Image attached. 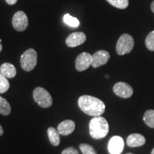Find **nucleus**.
<instances>
[{"mask_svg": "<svg viewBox=\"0 0 154 154\" xmlns=\"http://www.w3.org/2000/svg\"><path fill=\"white\" fill-rule=\"evenodd\" d=\"M78 105L83 112L94 117L103 114L106 109L105 103L101 100L88 95L80 96Z\"/></svg>", "mask_w": 154, "mask_h": 154, "instance_id": "obj_1", "label": "nucleus"}, {"mask_svg": "<svg viewBox=\"0 0 154 154\" xmlns=\"http://www.w3.org/2000/svg\"><path fill=\"white\" fill-rule=\"evenodd\" d=\"M109 126L107 121L103 116H94L90 121L89 133L94 139H101L109 134Z\"/></svg>", "mask_w": 154, "mask_h": 154, "instance_id": "obj_2", "label": "nucleus"}, {"mask_svg": "<svg viewBox=\"0 0 154 154\" xmlns=\"http://www.w3.org/2000/svg\"><path fill=\"white\" fill-rule=\"evenodd\" d=\"M21 66L24 71L30 72L35 68L37 63V54L33 49H29L21 56Z\"/></svg>", "mask_w": 154, "mask_h": 154, "instance_id": "obj_3", "label": "nucleus"}, {"mask_svg": "<svg viewBox=\"0 0 154 154\" xmlns=\"http://www.w3.org/2000/svg\"><path fill=\"white\" fill-rule=\"evenodd\" d=\"M134 39L128 34H124L119 38L116 44V52L119 56L130 53L134 49Z\"/></svg>", "mask_w": 154, "mask_h": 154, "instance_id": "obj_4", "label": "nucleus"}, {"mask_svg": "<svg viewBox=\"0 0 154 154\" xmlns=\"http://www.w3.org/2000/svg\"><path fill=\"white\" fill-rule=\"evenodd\" d=\"M33 97L36 103L42 108H49L52 105L51 96L44 88H36L33 92Z\"/></svg>", "mask_w": 154, "mask_h": 154, "instance_id": "obj_5", "label": "nucleus"}, {"mask_svg": "<svg viewBox=\"0 0 154 154\" xmlns=\"http://www.w3.org/2000/svg\"><path fill=\"white\" fill-rule=\"evenodd\" d=\"M28 24V17L24 11H18L14 14L12 18V25L15 30L23 32L27 28Z\"/></svg>", "mask_w": 154, "mask_h": 154, "instance_id": "obj_6", "label": "nucleus"}, {"mask_svg": "<svg viewBox=\"0 0 154 154\" xmlns=\"http://www.w3.org/2000/svg\"><path fill=\"white\" fill-rule=\"evenodd\" d=\"M113 92L116 96L124 99H128L134 94L133 88L125 82H118L113 86Z\"/></svg>", "mask_w": 154, "mask_h": 154, "instance_id": "obj_7", "label": "nucleus"}, {"mask_svg": "<svg viewBox=\"0 0 154 154\" xmlns=\"http://www.w3.org/2000/svg\"><path fill=\"white\" fill-rule=\"evenodd\" d=\"M92 55L88 52H83L80 54L76 59L75 66L79 72H83L86 70L91 65Z\"/></svg>", "mask_w": 154, "mask_h": 154, "instance_id": "obj_8", "label": "nucleus"}, {"mask_svg": "<svg viewBox=\"0 0 154 154\" xmlns=\"http://www.w3.org/2000/svg\"><path fill=\"white\" fill-rule=\"evenodd\" d=\"M124 148V139L120 136H115L109 140L108 150L110 154H121Z\"/></svg>", "mask_w": 154, "mask_h": 154, "instance_id": "obj_9", "label": "nucleus"}, {"mask_svg": "<svg viewBox=\"0 0 154 154\" xmlns=\"http://www.w3.org/2000/svg\"><path fill=\"white\" fill-rule=\"evenodd\" d=\"M109 59H110V54L108 51H104V50H100L92 55L91 66L94 68H98V67L106 64L109 60Z\"/></svg>", "mask_w": 154, "mask_h": 154, "instance_id": "obj_10", "label": "nucleus"}, {"mask_svg": "<svg viewBox=\"0 0 154 154\" xmlns=\"http://www.w3.org/2000/svg\"><path fill=\"white\" fill-rule=\"evenodd\" d=\"M86 36L83 32H73L67 36L66 44L69 47H76L86 42Z\"/></svg>", "mask_w": 154, "mask_h": 154, "instance_id": "obj_11", "label": "nucleus"}, {"mask_svg": "<svg viewBox=\"0 0 154 154\" xmlns=\"http://www.w3.org/2000/svg\"><path fill=\"white\" fill-rule=\"evenodd\" d=\"M75 129V123L72 120H65L58 126L57 131L62 136H68Z\"/></svg>", "mask_w": 154, "mask_h": 154, "instance_id": "obj_12", "label": "nucleus"}, {"mask_svg": "<svg viewBox=\"0 0 154 154\" xmlns=\"http://www.w3.org/2000/svg\"><path fill=\"white\" fill-rule=\"evenodd\" d=\"M146 143V138L141 134H133L127 138L126 143L129 147L136 148L143 146Z\"/></svg>", "mask_w": 154, "mask_h": 154, "instance_id": "obj_13", "label": "nucleus"}, {"mask_svg": "<svg viewBox=\"0 0 154 154\" xmlns=\"http://www.w3.org/2000/svg\"><path fill=\"white\" fill-rule=\"evenodd\" d=\"M0 72L7 79H12L16 76L17 69L10 63H4L0 66Z\"/></svg>", "mask_w": 154, "mask_h": 154, "instance_id": "obj_14", "label": "nucleus"}, {"mask_svg": "<svg viewBox=\"0 0 154 154\" xmlns=\"http://www.w3.org/2000/svg\"><path fill=\"white\" fill-rule=\"evenodd\" d=\"M48 136L51 143L53 146H57L60 143V137H59V133L53 127H49L47 130Z\"/></svg>", "mask_w": 154, "mask_h": 154, "instance_id": "obj_15", "label": "nucleus"}, {"mask_svg": "<svg viewBox=\"0 0 154 154\" xmlns=\"http://www.w3.org/2000/svg\"><path fill=\"white\" fill-rule=\"evenodd\" d=\"M11 113V106L5 98L0 96V113L4 116H8Z\"/></svg>", "mask_w": 154, "mask_h": 154, "instance_id": "obj_16", "label": "nucleus"}, {"mask_svg": "<svg viewBox=\"0 0 154 154\" xmlns=\"http://www.w3.org/2000/svg\"><path fill=\"white\" fill-rule=\"evenodd\" d=\"M63 20L65 24L69 26H72V27L76 28L79 26V19H76V17L71 16L69 14H65L63 16Z\"/></svg>", "mask_w": 154, "mask_h": 154, "instance_id": "obj_17", "label": "nucleus"}, {"mask_svg": "<svg viewBox=\"0 0 154 154\" xmlns=\"http://www.w3.org/2000/svg\"><path fill=\"white\" fill-rule=\"evenodd\" d=\"M145 124L150 128H154V110H148L143 116Z\"/></svg>", "mask_w": 154, "mask_h": 154, "instance_id": "obj_18", "label": "nucleus"}, {"mask_svg": "<svg viewBox=\"0 0 154 154\" xmlns=\"http://www.w3.org/2000/svg\"><path fill=\"white\" fill-rule=\"evenodd\" d=\"M110 5L116 8L124 9L128 7V0H106Z\"/></svg>", "mask_w": 154, "mask_h": 154, "instance_id": "obj_19", "label": "nucleus"}, {"mask_svg": "<svg viewBox=\"0 0 154 154\" xmlns=\"http://www.w3.org/2000/svg\"><path fill=\"white\" fill-rule=\"evenodd\" d=\"M9 82L7 78L0 72V94H4L9 88Z\"/></svg>", "mask_w": 154, "mask_h": 154, "instance_id": "obj_20", "label": "nucleus"}, {"mask_svg": "<svg viewBox=\"0 0 154 154\" xmlns=\"http://www.w3.org/2000/svg\"><path fill=\"white\" fill-rule=\"evenodd\" d=\"M146 46L150 51H154V31L148 34L146 38Z\"/></svg>", "mask_w": 154, "mask_h": 154, "instance_id": "obj_21", "label": "nucleus"}, {"mask_svg": "<svg viewBox=\"0 0 154 154\" xmlns=\"http://www.w3.org/2000/svg\"><path fill=\"white\" fill-rule=\"evenodd\" d=\"M79 149L83 154H97L95 149L91 145L86 143L80 144Z\"/></svg>", "mask_w": 154, "mask_h": 154, "instance_id": "obj_22", "label": "nucleus"}, {"mask_svg": "<svg viewBox=\"0 0 154 154\" xmlns=\"http://www.w3.org/2000/svg\"><path fill=\"white\" fill-rule=\"evenodd\" d=\"M61 154H79V153L78 150L75 149V148L69 147L67 148V149L63 150Z\"/></svg>", "mask_w": 154, "mask_h": 154, "instance_id": "obj_23", "label": "nucleus"}, {"mask_svg": "<svg viewBox=\"0 0 154 154\" xmlns=\"http://www.w3.org/2000/svg\"><path fill=\"white\" fill-rule=\"evenodd\" d=\"M5 1L9 5H14L17 2V0H5Z\"/></svg>", "mask_w": 154, "mask_h": 154, "instance_id": "obj_24", "label": "nucleus"}, {"mask_svg": "<svg viewBox=\"0 0 154 154\" xmlns=\"http://www.w3.org/2000/svg\"><path fill=\"white\" fill-rule=\"evenodd\" d=\"M4 134V130H3V128L2 127L1 125H0V136H2V135H3Z\"/></svg>", "mask_w": 154, "mask_h": 154, "instance_id": "obj_25", "label": "nucleus"}, {"mask_svg": "<svg viewBox=\"0 0 154 154\" xmlns=\"http://www.w3.org/2000/svg\"><path fill=\"white\" fill-rule=\"evenodd\" d=\"M151 10H152V11H153V12L154 13V1L153 2L151 3Z\"/></svg>", "mask_w": 154, "mask_h": 154, "instance_id": "obj_26", "label": "nucleus"}, {"mask_svg": "<svg viewBox=\"0 0 154 154\" xmlns=\"http://www.w3.org/2000/svg\"><path fill=\"white\" fill-rule=\"evenodd\" d=\"M2 44L0 43V52L2 51Z\"/></svg>", "mask_w": 154, "mask_h": 154, "instance_id": "obj_27", "label": "nucleus"}, {"mask_svg": "<svg viewBox=\"0 0 154 154\" xmlns=\"http://www.w3.org/2000/svg\"><path fill=\"white\" fill-rule=\"evenodd\" d=\"M151 154H154V149L152 150V151H151Z\"/></svg>", "mask_w": 154, "mask_h": 154, "instance_id": "obj_28", "label": "nucleus"}, {"mask_svg": "<svg viewBox=\"0 0 154 154\" xmlns=\"http://www.w3.org/2000/svg\"><path fill=\"white\" fill-rule=\"evenodd\" d=\"M106 78H109V75H106Z\"/></svg>", "mask_w": 154, "mask_h": 154, "instance_id": "obj_29", "label": "nucleus"}, {"mask_svg": "<svg viewBox=\"0 0 154 154\" xmlns=\"http://www.w3.org/2000/svg\"><path fill=\"white\" fill-rule=\"evenodd\" d=\"M1 42H2V39H0V43H1Z\"/></svg>", "mask_w": 154, "mask_h": 154, "instance_id": "obj_30", "label": "nucleus"}, {"mask_svg": "<svg viewBox=\"0 0 154 154\" xmlns=\"http://www.w3.org/2000/svg\"><path fill=\"white\" fill-rule=\"evenodd\" d=\"M127 154H133V153H127Z\"/></svg>", "mask_w": 154, "mask_h": 154, "instance_id": "obj_31", "label": "nucleus"}]
</instances>
